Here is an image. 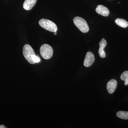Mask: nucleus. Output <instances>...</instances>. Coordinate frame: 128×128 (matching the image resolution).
<instances>
[{
    "label": "nucleus",
    "mask_w": 128,
    "mask_h": 128,
    "mask_svg": "<svg viewBox=\"0 0 128 128\" xmlns=\"http://www.w3.org/2000/svg\"><path fill=\"white\" fill-rule=\"evenodd\" d=\"M24 56L28 62L31 64H35L33 58L35 55L34 50L32 47L28 44H26L23 48Z\"/></svg>",
    "instance_id": "obj_1"
},
{
    "label": "nucleus",
    "mask_w": 128,
    "mask_h": 128,
    "mask_svg": "<svg viewBox=\"0 0 128 128\" xmlns=\"http://www.w3.org/2000/svg\"><path fill=\"white\" fill-rule=\"evenodd\" d=\"M73 22L82 32L86 33L89 31V28L84 19L80 17H76L73 19Z\"/></svg>",
    "instance_id": "obj_2"
},
{
    "label": "nucleus",
    "mask_w": 128,
    "mask_h": 128,
    "mask_svg": "<svg viewBox=\"0 0 128 128\" xmlns=\"http://www.w3.org/2000/svg\"><path fill=\"white\" fill-rule=\"evenodd\" d=\"M39 24L41 27L52 32H57V25L53 22L48 19H41L39 21Z\"/></svg>",
    "instance_id": "obj_3"
},
{
    "label": "nucleus",
    "mask_w": 128,
    "mask_h": 128,
    "mask_svg": "<svg viewBox=\"0 0 128 128\" xmlns=\"http://www.w3.org/2000/svg\"><path fill=\"white\" fill-rule=\"evenodd\" d=\"M40 53L43 58L45 60L50 59L53 56V48L48 44H44L40 48Z\"/></svg>",
    "instance_id": "obj_4"
},
{
    "label": "nucleus",
    "mask_w": 128,
    "mask_h": 128,
    "mask_svg": "<svg viewBox=\"0 0 128 128\" xmlns=\"http://www.w3.org/2000/svg\"><path fill=\"white\" fill-rule=\"evenodd\" d=\"M95 61V57L92 52H88L86 53L84 61V66L86 67L91 66Z\"/></svg>",
    "instance_id": "obj_5"
},
{
    "label": "nucleus",
    "mask_w": 128,
    "mask_h": 128,
    "mask_svg": "<svg viewBox=\"0 0 128 128\" xmlns=\"http://www.w3.org/2000/svg\"><path fill=\"white\" fill-rule=\"evenodd\" d=\"M117 86V82L116 80L112 79L108 82L106 85V89L109 94L114 92Z\"/></svg>",
    "instance_id": "obj_6"
},
{
    "label": "nucleus",
    "mask_w": 128,
    "mask_h": 128,
    "mask_svg": "<svg viewBox=\"0 0 128 128\" xmlns=\"http://www.w3.org/2000/svg\"><path fill=\"white\" fill-rule=\"evenodd\" d=\"M99 48L98 50V54L101 58H104L106 57V54L104 51V48L107 44V42L104 38H102L99 43Z\"/></svg>",
    "instance_id": "obj_7"
},
{
    "label": "nucleus",
    "mask_w": 128,
    "mask_h": 128,
    "mask_svg": "<svg viewBox=\"0 0 128 128\" xmlns=\"http://www.w3.org/2000/svg\"><path fill=\"white\" fill-rule=\"evenodd\" d=\"M97 13L102 16H107L109 14V11L107 8L102 5H98L96 9Z\"/></svg>",
    "instance_id": "obj_8"
},
{
    "label": "nucleus",
    "mask_w": 128,
    "mask_h": 128,
    "mask_svg": "<svg viewBox=\"0 0 128 128\" xmlns=\"http://www.w3.org/2000/svg\"><path fill=\"white\" fill-rule=\"evenodd\" d=\"M37 0H25L23 5V7L25 10H29L34 6Z\"/></svg>",
    "instance_id": "obj_9"
},
{
    "label": "nucleus",
    "mask_w": 128,
    "mask_h": 128,
    "mask_svg": "<svg viewBox=\"0 0 128 128\" xmlns=\"http://www.w3.org/2000/svg\"><path fill=\"white\" fill-rule=\"evenodd\" d=\"M115 22L117 25L122 28H126L128 26V22L122 18H117L115 20Z\"/></svg>",
    "instance_id": "obj_10"
},
{
    "label": "nucleus",
    "mask_w": 128,
    "mask_h": 128,
    "mask_svg": "<svg viewBox=\"0 0 128 128\" xmlns=\"http://www.w3.org/2000/svg\"><path fill=\"white\" fill-rule=\"evenodd\" d=\"M117 116L121 119H128V112L124 111H119L117 112Z\"/></svg>",
    "instance_id": "obj_11"
},
{
    "label": "nucleus",
    "mask_w": 128,
    "mask_h": 128,
    "mask_svg": "<svg viewBox=\"0 0 128 128\" xmlns=\"http://www.w3.org/2000/svg\"><path fill=\"white\" fill-rule=\"evenodd\" d=\"M121 79L122 80L124 81L125 86L128 85V71L124 72L121 76Z\"/></svg>",
    "instance_id": "obj_12"
},
{
    "label": "nucleus",
    "mask_w": 128,
    "mask_h": 128,
    "mask_svg": "<svg viewBox=\"0 0 128 128\" xmlns=\"http://www.w3.org/2000/svg\"><path fill=\"white\" fill-rule=\"evenodd\" d=\"M33 60L34 61L35 63H38L40 61V58L38 56H36V55L34 56V57H33Z\"/></svg>",
    "instance_id": "obj_13"
},
{
    "label": "nucleus",
    "mask_w": 128,
    "mask_h": 128,
    "mask_svg": "<svg viewBox=\"0 0 128 128\" xmlns=\"http://www.w3.org/2000/svg\"><path fill=\"white\" fill-rule=\"evenodd\" d=\"M6 128L5 127V126L3 125H1L0 126V128Z\"/></svg>",
    "instance_id": "obj_14"
},
{
    "label": "nucleus",
    "mask_w": 128,
    "mask_h": 128,
    "mask_svg": "<svg viewBox=\"0 0 128 128\" xmlns=\"http://www.w3.org/2000/svg\"><path fill=\"white\" fill-rule=\"evenodd\" d=\"M56 33H57V32H54V35H56Z\"/></svg>",
    "instance_id": "obj_15"
}]
</instances>
